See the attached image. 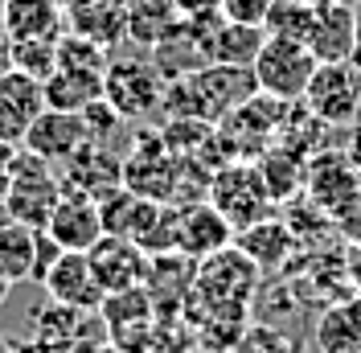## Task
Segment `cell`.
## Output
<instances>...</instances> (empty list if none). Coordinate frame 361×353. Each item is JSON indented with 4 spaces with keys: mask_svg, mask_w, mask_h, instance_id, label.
I'll use <instances>...</instances> for the list:
<instances>
[{
    "mask_svg": "<svg viewBox=\"0 0 361 353\" xmlns=\"http://www.w3.org/2000/svg\"><path fill=\"white\" fill-rule=\"evenodd\" d=\"M333 226H337L349 243H361V189L341 205L337 214H333Z\"/></svg>",
    "mask_w": 361,
    "mask_h": 353,
    "instance_id": "cell-32",
    "label": "cell"
},
{
    "mask_svg": "<svg viewBox=\"0 0 361 353\" xmlns=\"http://www.w3.org/2000/svg\"><path fill=\"white\" fill-rule=\"evenodd\" d=\"M58 66H78V70H107V49L94 45L82 33H62L58 37Z\"/></svg>",
    "mask_w": 361,
    "mask_h": 353,
    "instance_id": "cell-28",
    "label": "cell"
},
{
    "mask_svg": "<svg viewBox=\"0 0 361 353\" xmlns=\"http://www.w3.org/2000/svg\"><path fill=\"white\" fill-rule=\"evenodd\" d=\"M62 4V13H70V8H78V4H90V0H58Z\"/></svg>",
    "mask_w": 361,
    "mask_h": 353,
    "instance_id": "cell-41",
    "label": "cell"
},
{
    "mask_svg": "<svg viewBox=\"0 0 361 353\" xmlns=\"http://www.w3.org/2000/svg\"><path fill=\"white\" fill-rule=\"evenodd\" d=\"M180 181V156L164 144L160 132H140L132 152L123 156V185L135 189L140 198L152 201H177Z\"/></svg>",
    "mask_w": 361,
    "mask_h": 353,
    "instance_id": "cell-5",
    "label": "cell"
},
{
    "mask_svg": "<svg viewBox=\"0 0 361 353\" xmlns=\"http://www.w3.org/2000/svg\"><path fill=\"white\" fill-rule=\"evenodd\" d=\"M62 193V181L45 169L42 156L33 152H17L13 160V176H8V185H4V214L13 222H25V226H33V230H45V222H49V210H54V201Z\"/></svg>",
    "mask_w": 361,
    "mask_h": 353,
    "instance_id": "cell-4",
    "label": "cell"
},
{
    "mask_svg": "<svg viewBox=\"0 0 361 353\" xmlns=\"http://www.w3.org/2000/svg\"><path fill=\"white\" fill-rule=\"evenodd\" d=\"M0 353H29L21 345V341H13V337H4V333H0Z\"/></svg>",
    "mask_w": 361,
    "mask_h": 353,
    "instance_id": "cell-39",
    "label": "cell"
},
{
    "mask_svg": "<svg viewBox=\"0 0 361 353\" xmlns=\"http://www.w3.org/2000/svg\"><path fill=\"white\" fill-rule=\"evenodd\" d=\"M33 255H37V230L13 218L0 222V271L13 284L33 280Z\"/></svg>",
    "mask_w": 361,
    "mask_h": 353,
    "instance_id": "cell-25",
    "label": "cell"
},
{
    "mask_svg": "<svg viewBox=\"0 0 361 353\" xmlns=\"http://www.w3.org/2000/svg\"><path fill=\"white\" fill-rule=\"evenodd\" d=\"M255 169L263 176V185H267L271 201H292L300 198V189H304V176H308V160L292 148H283V144H275L271 140L263 152L255 156Z\"/></svg>",
    "mask_w": 361,
    "mask_h": 353,
    "instance_id": "cell-21",
    "label": "cell"
},
{
    "mask_svg": "<svg viewBox=\"0 0 361 353\" xmlns=\"http://www.w3.org/2000/svg\"><path fill=\"white\" fill-rule=\"evenodd\" d=\"M345 156L353 160V169L361 173V115L349 124V152H345Z\"/></svg>",
    "mask_w": 361,
    "mask_h": 353,
    "instance_id": "cell-36",
    "label": "cell"
},
{
    "mask_svg": "<svg viewBox=\"0 0 361 353\" xmlns=\"http://www.w3.org/2000/svg\"><path fill=\"white\" fill-rule=\"evenodd\" d=\"M271 0H218V17L234 25H259L263 29V17H267Z\"/></svg>",
    "mask_w": 361,
    "mask_h": 353,
    "instance_id": "cell-31",
    "label": "cell"
},
{
    "mask_svg": "<svg viewBox=\"0 0 361 353\" xmlns=\"http://www.w3.org/2000/svg\"><path fill=\"white\" fill-rule=\"evenodd\" d=\"M70 29L90 37L103 49H115L119 37L128 33V0H90V4H78L70 8Z\"/></svg>",
    "mask_w": 361,
    "mask_h": 353,
    "instance_id": "cell-22",
    "label": "cell"
},
{
    "mask_svg": "<svg viewBox=\"0 0 361 353\" xmlns=\"http://www.w3.org/2000/svg\"><path fill=\"white\" fill-rule=\"evenodd\" d=\"M62 164H66V181L62 185L78 189V193H90L94 201L103 193H111L115 185H123V156H115L107 148V140H90L87 136Z\"/></svg>",
    "mask_w": 361,
    "mask_h": 353,
    "instance_id": "cell-11",
    "label": "cell"
},
{
    "mask_svg": "<svg viewBox=\"0 0 361 353\" xmlns=\"http://www.w3.org/2000/svg\"><path fill=\"white\" fill-rule=\"evenodd\" d=\"M13 42V37H8ZM13 70H21L29 78L45 83L54 70H58V42H45V37H17L13 42Z\"/></svg>",
    "mask_w": 361,
    "mask_h": 353,
    "instance_id": "cell-27",
    "label": "cell"
},
{
    "mask_svg": "<svg viewBox=\"0 0 361 353\" xmlns=\"http://www.w3.org/2000/svg\"><path fill=\"white\" fill-rule=\"evenodd\" d=\"M304 189L312 193L316 205H324L329 214H337L345 201L353 198L361 189V176L353 169V160L345 152H329V148H320V152L308 156V176H304Z\"/></svg>",
    "mask_w": 361,
    "mask_h": 353,
    "instance_id": "cell-14",
    "label": "cell"
},
{
    "mask_svg": "<svg viewBox=\"0 0 361 353\" xmlns=\"http://www.w3.org/2000/svg\"><path fill=\"white\" fill-rule=\"evenodd\" d=\"M45 230L58 239V246H62V251H90V246L103 239L99 201L90 198V193H78V189L62 185V193H58L54 210H49Z\"/></svg>",
    "mask_w": 361,
    "mask_h": 353,
    "instance_id": "cell-8",
    "label": "cell"
},
{
    "mask_svg": "<svg viewBox=\"0 0 361 353\" xmlns=\"http://www.w3.org/2000/svg\"><path fill=\"white\" fill-rule=\"evenodd\" d=\"M312 70H316V54L304 42H288V37H263L255 62H250V74H255L259 90L279 99V103L304 99Z\"/></svg>",
    "mask_w": 361,
    "mask_h": 353,
    "instance_id": "cell-3",
    "label": "cell"
},
{
    "mask_svg": "<svg viewBox=\"0 0 361 353\" xmlns=\"http://www.w3.org/2000/svg\"><path fill=\"white\" fill-rule=\"evenodd\" d=\"M205 193H209V205H214L234 230L267 218L271 205H275L271 193H267V185H263V176H259V169H255L250 160H222V164L209 173Z\"/></svg>",
    "mask_w": 361,
    "mask_h": 353,
    "instance_id": "cell-2",
    "label": "cell"
},
{
    "mask_svg": "<svg viewBox=\"0 0 361 353\" xmlns=\"http://www.w3.org/2000/svg\"><path fill=\"white\" fill-rule=\"evenodd\" d=\"M300 103L329 128H349L361 115V74L349 62H316Z\"/></svg>",
    "mask_w": 361,
    "mask_h": 353,
    "instance_id": "cell-6",
    "label": "cell"
},
{
    "mask_svg": "<svg viewBox=\"0 0 361 353\" xmlns=\"http://www.w3.org/2000/svg\"><path fill=\"white\" fill-rule=\"evenodd\" d=\"M21 152V144H8V140H0V198H4V185H8V176H13V160Z\"/></svg>",
    "mask_w": 361,
    "mask_h": 353,
    "instance_id": "cell-34",
    "label": "cell"
},
{
    "mask_svg": "<svg viewBox=\"0 0 361 353\" xmlns=\"http://www.w3.org/2000/svg\"><path fill=\"white\" fill-rule=\"evenodd\" d=\"M33 337H37V353L87 349L99 337V312L70 309V304L49 300V309H37V316H33Z\"/></svg>",
    "mask_w": 361,
    "mask_h": 353,
    "instance_id": "cell-9",
    "label": "cell"
},
{
    "mask_svg": "<svg viewBox=\"0 0 361 353\" xmlns=\"http://www.w3.org/2000/svg\"><path fill=\"white\" fill-rule=\"evenodd\" d=\"M226 353H295V341L271 325H247Z\"/></svg>",
    "mask_w": 361,
    "mask_h": 353,
    "instance_id": "cell-29",
    "label": "cell"
},
{
    "mask_svg": "<svg viewBox=\"0 0 361 353\" xmlns=\"http://www.w3.org/2000/svg\"><path fill=\"white\" fill-rule=\"evenodd\" d=\"M312 17H316V0H271L267 17H263V33L308 45Z\"/></svg>",
    "mask_w": 361,
    "mask_h": 353,
    "instance_id": "cell-26",
    "label": "cell"
},
{
    "mask_svg": "<svg viewBox=\"0 0 361 353\" xmlns=\"http://www.w3.org/2000/svg\"><path fill=\"white\" fill-rule=\"evenodd\" d=\"M312 341L320 353H361V292L324 309L312 329Z\"/></svg>",
    "mask_w": 361,
    "mask_h": 353,
    "instance_id": "cell-20",
    "label": "cell"
},
{
    "mask_svg": "<svg viewBox=\"0 0 361 353\" xmlns=\"http://www.w3.org/2000/svg\"><path fill=\"white\" fill-rule=\"evenodd\" d=\"M45 99H42V83L29 78L21 70H8L0 78V140L21 144L29 124L42 115Z\"/></svg>",
    "mask_w": 361,
    "mask_h": 353,
    "instance_id": "cell-16",
    "label": "cell"
},
{
    "mask_svg": "<svg viewBox=\"0 0 361 353\" xmlns=\"http://www.w3.org/2000/svg\"><path fill=\"white\" fill-rule=\"evenodd\" d=\"M87 255H90V267H94V275H99L103 292L144 287V280H148V263H152V255H148V251H140L132 239L103 234Z\"/></svg>",
    "mask_w": 361,
    "mask_h": 353,
    "instance_id": "cell-12",
    "label": "cell"
},
{
    "mask_svg": "<svg viewBox=\"0 0 361 353\" xmlns=\"http://www.w3.org/2000/svg\"><path fill=\"white\" fill-rule=\"evenodd\" d=\"M349 66L361 74V8H357V21H353V45H349Z\"/></svg>",
    "mask_w": 361,
    "mask_h": 353,
    "instance_id": "cell-37",
    "label": "cell"
},
{
    "mask_svg": "<svg viewBox=\"0 0 361 353\" xmlns=\"http://www.w3.org/2000/svg\"><path fill=\"white\" fill-rule=\"evenodd\" d=\"M78 115H82V128H87L90 140H107V136L123 124V119H119V111H115L107 99H94V103H87Z\"/></svg>",
    "mask_w": 361,
    "mask_h": 353,
    "instance_id": "cell-30",
    "label": "cell"
},
{
    "mask_svg": "<svg viewBox=\"0 0 361 353\" xmlns=\"http://www.w3.org/2000/svg\"><path fill=\"white\" fill-rule=\"evenodd\" d=\"M62 33H66V13L58 0H4V37L58 42Z\"/></svg>",
    "mask_w": 361,
    "mask_h": 353,
    "instance_id": "cell-19",
    "label": "cell"
},
{
    "mask_svg": "<svg viewBox=\"0 0 361 353\" xmlns=\"http://www.w3.org/2000/svg\"><path fill=\"white\" fill-rule=\"evenodd\" d=\"M230 243H234V226L205 198L177 205V255L205 259V255H214V251H222Z\"/></svg>",
    "mask_w": 361,
    "mask_h": 353,
    "instance_id": "cell-13",
    "label": "cell"
},
{
    "mask_svg": "<svg viewBox=\"0 0 361 353\" xmlns=\"http://www.w3.org/2000/svg\"><path fill=\"white\" fill-rule=\"evenodd\" d=\"M234 246L247 255V259H255L259 263V271H279V267L288 263L295 255V246H300V239L292 234V226L283 218H259L250 222V226H243V230H234Z\"/></svg>",
    "mask_w": 361,
    "mask_h": 353,
    "instance_id": "cell-18",
    "label": "cell"
},
{
    "mask_svg": "<svg viewBox=\"0 0 361 353\" xmlns=\"http://www.w3.org/2000/svg\"><path fill=\"white\" fill-rule=\"evenodd\" d=\"M103 99L119 111V119H144L164 99V74L140 58H115L103 70Z\"/></svg>",
    "mask_w": 361,
    "mask_h": 353,
    "instance_id": "cell-7",
    "label": "cell"
},
{
    "mask_svg": "<svg viewBox=\"0 0 361 353\" xmlns=\"http://www.w3.org/2000/svg\"><path fill=\"white\" fill-rule=\"evenodd\" d=\"M263 29L259 25H234L222 21L209 37H205V58L209 62H230V66H250L259 45H263Z\"/></svg>",
    "mask_w": 361,
    "mask_h": 353,
    "instance_id": "cell-24",
    "label": "cell"
},
{
    "mask_svg": "<svg viewBox=\"0 0 361 353\" xmlns=\"http://www.w3.org/2000/svg\"><path fill=\"white\" fill-rule=\"evenodd\" d=\"M259 263L247 259L238 246L230 243L214 255L197 259L193 271V296L205 300V309H247L259 292Z\"/></svg>",
    "mask_w": 361,
    "mask_h": 353,
    "instance_id": "cell-1",
    "label": "cell"
},
{
    "mask_svg": "<svg viewBox=\"0 0 361 353\" xmlns=\"http://www.w3.org/2000/svg\"><path fill=\"white\" fill-rule=\"evenodd\" d=\"M58 255H62L58 239H54L49 230H37V255H33V280H37V284L45 280V271L58 263Z\"/></svg>",
    "mask_w": 361,
    "mask_h": 353,
    "instance_id": "cell-33",
    "label": "cell"
},
{
    "mask_svg": "<svg viewBox=\"0 0 361 353\" xmlns=\"http://www.w3.org/2000/svg\"><path fill=\"white\" fill-rule=\"evenodd\" d=\"M42 284L49 292V300L70 304V309H87V312H99L103 296H107L103 284H99V275H94V267H90L87 251H62L58 263L45 271Z\"/></svg>",
    "mask_w": 361,
    "mask_h": 353,
    "instance_id": "cell-10",
    "label": "cell"
},
{
    "mask_svg": "<svg viewBox=\"0 0 361 353\" xmlns=\"http://www.w3.org/2000/svg\"><path fill=\"white\" fill-rule=\"evenodd\" d=\"M45 107L58 111H82L87 103L103 99V70H78V66H58L42 83Z\"/></svg>",
    "mask_w": 361,
    "mask_h": 353,
    "instance_id": "cell-23",
    "label": "cell"
},
{
    "mask_svg": "<svg viewBox=\"0 0 361 353\" xmlns=\"http://www.w3.org/2000/svg\"><path fill=\"white\" fill-rule=\"evenodd\" d=\"M8 292H13V280H8V275H4V271H0V304H4V300H8Z\"/></svg>",
    "mask_w": 361,
    "mask_h": 353,
    "instance_id": "cell-40",
    "label": "cell"
},
{
    "mask_svg": "<svg viewBox=\"0 0 361 353\" xmlns=\"http://www.w3.org/2000/svg\"><path fill=\"white\" fill-rule=\"evenodd\" d=\"M13 70V42L8 37H0V78Z\"/></svg>",
    "mask_w": 361,
    "mask_h": 353,
    "instance_id": "cell-38",
    "label": "cell"
},
{
    "mask_svg": "<svg viewBox=\"0 0 361 353\" xmlns=\"http://www.w3.org/2000/svg\"><path fill=\"white\" fill-rule=\"evenodd\" d=\"M353 21L357 8L349 0H316L312 33H308V49L316 54V62H349Z\"/></svg>",
    "mask_w": 361,
    "mask_h": 353,
    "instance_id": "cell-17",
    "label": "cell"
},
{
    "mask_svg": "<svg viewBox=\"0 0 361 353\" xmlns=\"http://www.w3.org/2000/svg\"><path fill=\"white\" fill-rule=\"evenodd\" d=\"M345 271H349V284H353V292H361V243H353V251L345 255Z\"/></svg>",
    "mask_w": 361,
    "mask_h": 353,
    "instance_id": "cell-35",
    "label": "cell"
},
{
    "mask_svg": "<svg viewBox=\"0 0 361 353\" xmlns=\"http://www.w3.org/2000/svg\"><path fill=\"white\" fill-rule=\"evenodd\" d=\"M82 140H87V128H82V115L78 111L42 107V115L29 124L21 148L33 156H42L45 164H54V160H66Z\"/></svg>",
    "mask_w": 361,
    "mask_h": 353,
    "instance_id": "cell-15",
    "label": "cell"
},
{
    "mask_svg": "<svg viewBox=\"0 0 361 353\" xmlns=\"http://www.w3.org/2000/svg\"><path fill=\"white\" fill-rule=\"evenodd\" d=\"M0 37H4V0H0Z\"/></svg>",
    "mask_w": 361,
    "mask_h": 353,
    "instance_id": "cell-42",
    "label": "cell"
}]
</instances>
